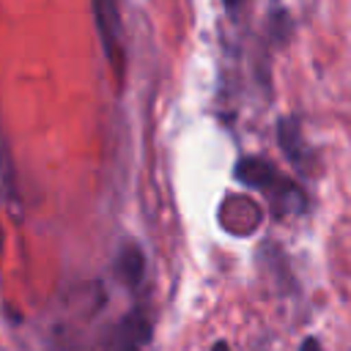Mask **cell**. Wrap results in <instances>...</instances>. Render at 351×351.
<instances>
[{
  "label": "cell",
  "instance_id": "obj_1",
  "mask_svg": "<svg viewBox=\"0 0 351 351\" xmlns=\"http://www.w3.org/2000/svg\"><path fill=\"white\" fill-rule=\"evenodd\" d=\"M233 173L244 186H250V189H255V192H261L266 197V203H269L274 217H291V214H302L307 208L304 189L293 178L282 176L263 156H241L236 162Z\"/></svg>",
  "mask_w": 351,
  "mask_h": 351
},
{
  "label": "cell",
  "instance_id": "obj_2",
  "mask_svg": "<svg viewBox=\"0 0 351 351\" xmlns=\"http://www.w3.org/2000/svg\"><path fill=\"white\" fill-rule=\"evenodd\" d=\"M151 340V321L145 307H132L123 313L101 337L99 351H143V346Z\"/></svg>",
  "mask_w": 351,
  "mask_h": 351
},
{
  "label": "cell",
  "instance_id": "obj_3",
  "mask_svg": "<svg viewBox=\"0 0 351 351\" xmlns=\"http://www.w3.org/2000/svg\"><path fill=\"white\" fill-rule=\"evenodd\" d=\"M96 30L104 47V55L115 71H123V44H121V14L115 3H93Z\"/></svg>",
  "mask_w": 351,
  "mask_h": 351
},
{
  "label": "cell",
  "instance_id": "obj_4",
  "mask_svg": "<svg viewBox=\"0 0 351 351\" xmlns=\"http://www.w3.org/2000/svg\"><path fill=\"white\" fill-rule=\"evenodd\" d=\"M277 143L282 148V154L291 159V165H296L299 173H310L313 167V154L304 143V134H302V126L293 115H285L277 121Z\"/></svg>",
  "mask_w": 351,
  "mask_h": 351
},
{
  "label": "cell",
  "instance_id": "obj_5",
  "mask_svg": "<svg viewBox=\"0 0 351 351\" xmlns=\"http://www.w3.org/2000/svg\"><path fill=\"white\" fill-rule=\"evenodd\" d=\"M143 274H145V258H143V250L134 244V241H126L121 244L118 255H115V277L126 285V288H140L143 282Z\"/></svg>",
  "mask_w": 351,
  "mask_h": 351
},
{
  "label": "cell",
  "instance_id": "obj_6",
  "mask_svg": "<svg viewBox=\"0 0 351 351\" xmlns=\"http://www.w3.org/2000/svg\"><path fill=\"white\" fill-rule=\"evenodd\" d=\"M49 351H93V348L85 343V337L80 332L66 329V326H58L52 332V348Z\"/></svg>",
  "mask_w": 351,
  "mask_h": 351
},
{
  "label": "cell",
  "instance_id": "obj_7",
  "mask_svg": "<svg viewBox=\"0 0 351 351\" xmlns=\"http://www.w3.org/2000/svg\"><path fill=\"white\" fill-rule=\"evenodd\" d=\"M0 192L5 197H14V165H11L8 145H5L3 134H0Z\"/></svg>",
  "mask_w": 351,
  "mask_h": 351
},
{
  "label": "cell",
  "instance_id": "obj_8",
  "mask_svg": "<svg viewBox=\"0 0 351 351\" xmlns=\"http://www.w3.org/2000/svg\"><path fill=\"white\" fill-rule=\"evenodd\" d=\"M299 351H321V343L315 337H304V343L299 346Z\"/></svg>",
  "mask_w": 351,
  "mask_h": 351
}]
</instances>
